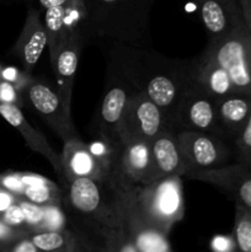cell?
<instances>
[{
  "instance_id": "1",
  "label": "cell",
  "mask_w": 251,
  "mask_h": 252,
  "mask_svg": "<svg viewBox=\"0 0 251 252\" xmlns=\"http://www.w3.org/2000/svg\"><path fill=\"white\" fill-rule=\"evenodd\" d=\"M107 64L133 88L162 108L170 125L182 93L191 84L189 59H175L153 51L150 46L108 42Z\"/></svg>"
},
{
  "instance_id": "2",
  "label": "cell",
  "mask_w": 251,
  "mask_h": 252,
  "mask_svg": "<svg viewBox=\"0 0 251 252\" xmlns=\"http://www.w3.org/2000/svg\"><path fill=\"white\" fill-rule=\"evenodd\" d=\"M88 11L86 39L150 46L149 25L132 0H84Z\"/></svg>"
},
{
  "instance_id": "3",
  "label": "cell",
  "mask_w": 251,
  "mask_h": 252,
  "mask_svg": "<svg viewBox=\"0 0 251 252\" xmlns=\"http://www.w3.org/2000/svg\"><path fill=\"white\" fill-rule=\"evenodd\" d=\"M182 176L171 175L149 185L128 189L127 201L140 217L169 234L185 216Z\"/></svg>"
},
{
  "instance_id": "4",
  "label": "cell",
  "mask_w": 251,
  "mask_h": 252,
  "mask_svg": "<svg viewBox=\"0 0 251 252\" xmlns=\"http://www.w3.org/2000/svg\"><path fill=\"white\" fill-rule=\"evenodd\" d=\"M21 93L25 105H29L63 143L79 137L71 121L70 110L62 101L57 85L31 75Z\"/></svg>"
},
{
  "instance_id": "5",
  "label": "cell",
  "mask_w": 251,
  "mask_h": 252,
  "mask_svg": "<svg viewBox=\"0 0 251 252\" xmlns=\"http://www.w3.org/2000/svg\"><path fill=\"white\" fill-rule=\"evenodd\" d=\"M223 66L235 91L251 94V33L248 27L216 42H208L202 52Z\"/></svg>"
},
{
  "instance_id": "6",
  "label": "cell",
  "mask_w": 251,
  "mask_h": 252,
  "mask_svg": "<svg viewBox=\"0 0 251 252\" xmlns=\"http://www.w3.org/2000/svg\"><path fill=\"white\" fill-rule=\"evenodd\" d=\"M166 128L172 127L162 108L145 94L134 89L128 98L118 127V138L121 142L123 144L133 140L150 142Z\"/></svg>"
},
{
  "instance_id": "7",
  "label": "cell",
  "mask_w": 251,
  "mask_h": 252,
  "mask_svg": "<svg viewBox=\"0 0 251 252\" xmlns=\"http://www.w3.org/2000/svg\"><path fill=\"white\" fill-rule=\"evenodd\" d=\"M180 152L189 166L212 169L229 164L234 159L233 147L219 135L194 129H177Z\"/></svg>"
},
{
  "instance_id": "8",
  "label": "cell",
  "mask_w": 251,
  "mask_h": 252,
  "mask_svg": "<svg viewBox=\"0 0 251 252\" xmlns=\"http://www.w3.org/2000/svg\"><path fill=\"white\" fill-rule=\"evenodd\" d=\"M171 127L175 130L211 132L223 138L217 117V98L191 83L177 102L171 117Z\"/></svg>"
},
{
  "instance_id": "9",
  "label": "cell",
  "mask_w": 251,
  "mask_h": 252,
  "mask_svg": "<svg viewBox=\"0 0 251 252\" xmlns=\"http://www.w3.org/2000/svg\"><path fill=\"white\" fill-rule=\"evenodd\" d=\"M182 176L212 185L228 194L235 206L251 211V167L238 161L212 169L186 165Z\"/></svg>"
},
{
  "instance_id": "10",
  "label": "cell",
  "mask_w": 251,
  "mask_h": 252,
  "mask_svg": "<svg viewBox=\"0 0 251 252\" xmlns=\"http://www.w3.org/2000/svg\"><path fill=\"white\" fill-rule=\"evenodd\" d=\"M134 89L132 84L128 83L113 66L107 64L105 94L93 122V129L95 134L120 140L118 127L127 106L128 98Z\"/></svg>"
},
{
  "instance_id": "11",
  "label": "cell",
  "mask_w": 251,
  "mask_h": 252,
  "mask_svg": "<svg viewBox=\"0 0 251 252\" xmlns=\"http://www.w3.org/2000/svg\"><path fill=\"white\" fill-rule=\"evenodd\" d=\"M150 167V142L133 140L122 143L115 171L110 180H106L117 189L127 191L143 186Z\"/></svg>"
},
{
  "instance_id": "12",
  "label": "cell",
  "mask_w": 251,
  "mask_h": 252,
  "mask_svg": "<svg viewBox=\"0 0 251 252\" xmlns=\"http://www.w3.org/2000/svg\"><path fill=\"white\" fill-rule=\"evenodd\" d=\"M208 42H216L246 27L239 0H194Z\"/></svg>"
},
{
  "instance_id": "13",
  "label": "cell",
  "mask_w": 251,
  "mask_h": 252,
  "mask_svg": "<svg viewBox=\"0 0 251 252\" xmlns=\"http://www.w3.org/2000/svg\"><path fill=\"white\" fill-rule=\"evenodd\" d=\"M186 165L180 152L175 129L166 128L150 140V167L144 185L171 175L182 176Z\"/></svg>"
},
{
  "instance_id": "14",
  "label": "cell",
  "mask_w": 251,
  "mask_h": 252,
  "mask_svg": "<svg viewBox=\"0 0 251 252\" xmlns=\"http://www.w3.org/2000/svg\"><path fill=\"white\" fill-rule=\"evenodd\" d=\"M0 115L10 126L15 128L26 142V145L37 154H41L54 169L58 175L59 180L63 181V170H62L61 154H57L53 148L49 145L48 140L44 137L43 133L39 132L34 127L30 125L25 115L22 113L21 107L11 103L0 102Z\"/></svg>"
},
{
  "instance_id": "15",
  "label": "cell",
  "mask_w": 251,
  "mask_h": 252,
  "mask_svg": "<svg viewBox=\"0 0 251 252\" xmlns=\"http://www.w3.org/2000/svg\"><path fill=\"white\" fill-rule=\"evenodd\" d=\"M47 46V33L38 10L30 7L24 27L14 46V54L22 69L31 74Z\"/></svg>"
},
{
  "instance_id": "16",
  "label": "cell",
  "mask_w": 251,
  "mask_h": 252,
  "mask_svg": "<svg viewBox=\"0 0 251 252\" xmlns=\"http://www.w3.org/2000/svg\"><path fill=\"white\" fill-rule=\"evenodd\" d=\"M251 116V94L234 91L217 98V117L223 139L233 143Z\"/></svg>"
},
{
  "instance_id": "17",
  "label": "cell",
  "mask_w": 251,
  "mask_h": 252,
  "mask_svg": "<svg viewBox=\"0 0 251 252\" xmlns=\"http://www.w3.org/2000/svg\"><path fill=\"white\" fill-rule=\"evenodd\" d=\"M61 160L62 170H63V181H62L63 185L81 177L105 180L102 169L95 158L91 155L86 143H84L80 137L71 138L64 142Z\"/></svg>"
},
{
  "instance_id": "18",
  "label": "cell",
  "mask_w": 251,
  "mask_h": 252,
  "mask_svg": "<svg viewBox=\"0 0 251 252\" xmlns=\"http://www.w3.org/2000/svg\"><path fill=\"white\" fill-rule=\"evenodd\" d=\"M85 41L79 36H70L63 48L57 57L53 69L57 79V89L61 95L62 101L66 108L71 107V94H73L74 79L78 70L79 59L83 48L85 47Z\"/></svg>"
},
{
  "instance_id": "19",
  "label": "cell",
  "mask_w": 251,
  "mask_h": 252,
  "mask_svg": "<svg viewBox=\"0 0 251 252\" xmlns=\"http://www.w3.org/2000/svg\"><path fill=\"white\" fill-rule=\"evenodd\" d=\"M39 251L46 252H89L88 246L71 226L62 230H43L30 234Z\"/></svg>"
},
{
  "instance_id": "20",
  "label": "cell",
  "mask_w": 251,
  "mask_h": 252,
  "mask_svg": "<svg viewBox=\"0 0 251 252\" xmlns=\"http://www.w3.org/2000/svg\"><path fill=\"white\" fill-rule=\"evenodd\" d=\"M44 27H46L47 33L49 61L53 68L59 52L70 37L65 22H64V6H56L46 10Z\"/></svg>"
},
{
  "instance_id": "21",
  "label": "cell",
  "mask_w": 251,
  "mask_h": 252,
  "mask_svg": "<svg viewBox=\"0 0 251 252\" xmlns=\"http://www.w3.org/2000/svg\"><path fill=\"white\" fill-rule=\"evenodd\" d=\"M86 145H88V149L90 150L91 155L95 158V160L102 169L103 174H105V180H110L115 171L116 164H117L122 142L95 134V138L86 143Z\"/></svg>"
},
{
  "instance_id": "22",
  "label": "cell",
  "mask_w": 251,
  "mask_h": 252,
  "mask_svg": "<svg viewBox=\"0 0 251 252\" xmlns=\"http://www.w3.org/2000/svg\"><path fill=\"white\" fill-rule=\"evenodd\" d=\"M64 22L70 36H79L88 43V11L84 0H68L64 6Z\"/></svg>"
},
{
  "instance_id": "23",
  "label": "cell",
  "mask_w": 251,
  "mask_h": 252,
  "mask_svg": "<svg viewBox=\"0 0 251 252\" xmlns=\"http://www.w3.org/2000/svg\"><path fill=\"white\" fill-rule=\"evenodd\" d=\"M63 196L64 191H62L53 181L47 179L41 184L26 187L22 197L39 206H48V204H62Z\"/></svg>"
},
{
  "instance_id": "24",
  "label": "cell",
  "mask_w": 251,
  "mask_h": 252,
  "mask_svg": "<svg viewBox=\"0 0 251 252\" xmlns=\"http://www.w3.org/2000/svg\"><path fill=\"white\" fill-rule=\"evenodd\" d=\"M231 235L235 240L236 250L251 252V211L235 206V220Z\"/></svg>"
},
{
  "instance_id": "25",
  "label": "cell",
  "mask_w": 251,
  "mask_h": 252,
  "mask_svg": "<svg viewBox=\"0 0 251 252\" xmlns=\"http://www.w3.org/2000/svg\"><path fill=\"white\" fill-rule=\"evenodd\" d=\"M231 147L235 161L251 167V116L238 137L231 143Z\"/></svg>"
},
{
  "instance_id": "26",
  "label": "cell",
  "mask_w": 251,
  "mask_h": 252,
  "mask_svg": "<svg viewBox=\"0 0 251 252\" xmlns=\"http://www.w3.org/2000/svg\"><path fill=\"white\" fill-rule=\"evenodd\" d=\"M17 202L21 206V208L24 209L25 218H26V224L30 233L32 234L36 233V231H41L44 220V206L33 203V202L29 201L25 197H19Z\"/></svg>"
},
{
  "instance_id": "27",
  "label": "cell",
  "mask_w": 251,
  "mask_h": 252,
  "mask_svg": "<svg viewBox=\"0 0 251 252\" xmlns=\"http://www.w3.org/2000/svg\"><path fill=\"white\" fill-rule=\"evenodd\" d=\"M68 226V218L62 204L44 206V220L42 230H62Z\"/></svg>"
},
{
  "instance_id": "28",
  "label": "cell",
  "mask_w": 251,
  "mask_h": 252,
  "mask_svg": "<svg viewBox=\"0 0 251 252\" xmlns=\"http://www.w3.org/2000/svg\"><path fill=\"white\" fill-rule=\"evenodd\" d=\"M0 219H1L2 221H5L7 225L12 226V228L25 231V233L29 234V235L31 234L30 233L29 228H27L24 209L21 208L19 202H16L15 204L10 206L6 211L2 212V213L0 214Z\"/></svg>"
},
{
  "instance_id": "29",
  "label": "cell",
  "mask_w": 251,
  "mask_h": 252,
  "mask_svg": "<svg viewBox=\"0 0 251 252\" xmlns=\"http://www.w3.org/2000/svg\"><path fill=\"white\" fill-rule=\"evenodd\" d=\"M0 102L11 103V105L19 106V107L25 105L21 91L14 84L2 80V79H0Z\"/></svg>"
},
{
  "instance_id": "30",
  "label": "cell",
  "mask_w": 251,
  "mask_h": 252,
  "mask_svg": "<svg viewBox=\"0 0 251 252\" xmlns=\"http://www.w3.org/2000/svg\"><path fill=\"white\" fill-rule=\"evenodd\" d=\"M30 78H31V74L26 73L24 69L20 70L16 66H2L1 69L2 80H6L9 83L14 84L20 91H22V89L25 88V85L30 80Z\"/></svg>"
},
{
  "instance_id": "31",
  "label": "cell",
  "mask_w": 251,
  "mask_h": 252,
  "mask_svg": "<svg viewBox=\"0 0 251 252\" xmlns=\"http://www.w3.org/2000/svg\"><path fill=\"white\" fill-rule=\"evenodd\" d=\"M0 186L4 189H9L16 196L22 197L25 192V185L22 182L21 175L20 172H5V174H0Z\"/></svg>"
},
{
  "instance_id": "32",
  "label": "cell",
  "mask_w": 251,
  "mask_h": 252,
  "mask_svg": "<svg viewBox=\"0 0 251 252\" xmlns=\"http://www.w3.org/2000/svg\"><path fill=\"white\" fill-rule=\"evenodd\" d=\"M5 252H39L38 248L33 244L30 235H24L21 238L16 239L12 243L7 244L6 246L1 249Z\"/></svg>"
},
{
  "instance_id": "33",
  "label": "cell",
  "mask_w": 251,
  "mask_h": 252,
  "mask_svg": "<svg viewBox=\"0 0 251 252\" xmlns=\"http://www.w3.org/2000/svg\"><path fill=\"white\" fill-rule=\"evenodd\" d=\"M24 235H29V234L7 225L5 221H2L1 219H0V251H1V249L4 248V246H6L7 244L12 243L14 240H16V239L21 238V236Z\"/></svg>"
},
{
  "instance_id": "34",
  "label": "cell",
  "mask_w": 251,
  "mask_h": 252,
  "mask_svg": "<svg viewBox=\"0 0 251 252\" xmlns=\"http://www.w3.org/2000/svg\"><path fill=\"white\" fill-rule=\"evenodd\" d=\"M211 249L217 252L236 251V244L233 235H216L211 240Z\"/></svg>"
},
{
  "instance_id": "35",
  "label": "cell",
  "mask_w": 251,
  "mask_h": 252,
  "mask_svg": "<svg viewBox=\"0 0 251 252\" xmlns=\"http://www.w3.org/2000/svg\"><path fill=\"white\" fill-rule=\"evenodd\" d=\"M17 201H19V196L0 186V214L6 211L10 206L16 203Z\"/></svg>"
},
{
  "instance_id": "36",
  "label": "cell",
  "mask_w": 251,
  "mask_h": 252,
  "mask_svg": "<svg viewBox=\"0 0 251 252\" xmlns=\"http://www.w3.org/2000/svg\"><path fill=\"white\" fill-rule=\"evenodd\" d=\"M134 4L135 9H137L138 14H139L140 19L149 25V11L152 9V5L155 0H132Z\"/></svg>"
},
{
  "instance_id": "37",
  "label": "cell",
  "mask_w": 251,
  "mask_h": 252,
  "mask_svg": "<svg viewBox=\"0 0 251 252\" xmlns=\"http://www.w3.org/2000/svg\"><path fill=\"white\" fill-rule=\"evenodd\" d=\"M239 2H240L241 10H243L246 27L251 33V0H239Z\"/></svg>"
},
{
  "instance_id": "38",
  "label": "cell",
  "mask_w": 251,
  "mask_h": 252,
  "mask_svg": "<svg viewBox=\"0 0 251 252\" xmlns=\"http://www.w3.org/2000/svg\"><path fill=\"white\" fill-rule=\"evenodd\" d=\"M38 2L43 9L47 10L56 6H65L68 0H38Z\"/></svg>"
},
{
  "instance_id": "39",
  "label": "cell",
  "mask_w": 251,
  "mask_h": 252,
  "mask_svg": "<svg viewBox=\"0 0 251 252\" xmlns=\"http://www.w3.org/2000/svg\"><path fill=\"white\" fill-rule=\"evenodd\" d=\"M1 69H2V65L0 64V79H1Z\"/></svg>"
}]
</instances>
